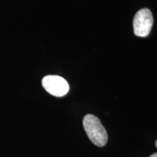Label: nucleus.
Segmentation results:
<instances>
[{"label": "nucleus", "mask_w": 157, "mask_h": 157, "mask_svg": "<svg viewBox=\"0 0 157 157\" xmlns=\"http://www.w3.org/2000/svg\"><path fill=\"white\" fill-rule=\"evenodd\" d=\"M83 126L91 142L98 147L107 143L108 134L99 119L93 114H87L83 119Z\"/></svg>", "instance_id": "nucleus-1"}, {"label": "nucleus", "mask_w": 157, "mask_h": 157, "mask_svg": "<svg viewBox=\"0 0 157 157\" xmlns=\"http://www.w3.org/2000/svg\"><path fill=\"white\" fill-rule=\"evenodd\" d=\"M154 18L150 10L143 8L135 14L133 20V29L137 36L146 37L151 30Z\"/></svg>", "instance_id": "nucleus-2"}, {"label": "nucleus", "mask_w": 157, "mask_h": 157, "mask_svg": "<svg viewBox=\"0 0 157 157\" xmlns=\"http://www.w3.org/2000/svg\"><path fill=\"white\" fill-rule=\"evenodd\" d=\"M42 84L48 93L56 97H63L69 91L68 83L61 76H47L43 78Z\"/></svg>", "instance_id": "nucleus-3"}, {"label": "nucleus", "mask_w": 157, "mask_h": 157, "mask_svg": "<svg viewBox=\"0 0 157 157\" xmlns=\"http://www.w3.org/2000/svg\"><path fill=\"white\" fill-rule=\"evenodd\" d=\"M150 157H157V153H156V154H152L151 156Z\"/></svg>", "instance_id": "nucleus-4"}, {"label": "nucleus", "mask_w": 157, "mask_h": 157, "mask_svg": "<svg viewBox=\"0 0 157 157\" xmlns=\"http://www.w3.org/2000/svg\"><path fill=\"white\" fill-rule=\"evenodd\" d=\"M156 148H157V140L156 141Z\"/></svg>", "instance_id": "nucleus-5"}]
</instances>
